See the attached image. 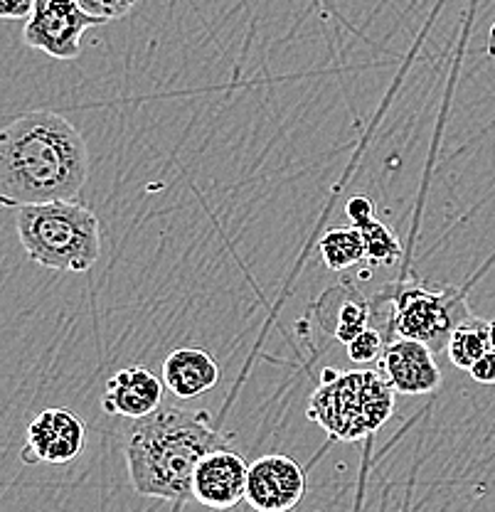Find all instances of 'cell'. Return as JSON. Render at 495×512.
<instances>
[{
	"instance_id": "obj_1",
	"label": "cell",
	"mask_w": 495,
	"mask_h": 512,
	"mask_svg": "<svg viewBox=\"0 0 495 512\" xmlns=\"http://www.w3.org/2000/svg\"><path fill=\"white\" fill-rule=\"evenodd\" d=\"M87 178V141L67 116L28 111L0 128V210L74 200Z\"/></svg>"
},
{
	"instance_id": "obj_2",
	"label": "cell",
	"mask_w": 495,
	"mask_h": 512,
	"mask_svg": "<svg viewBox=\"0 0 495 512\" xmlns=\"http://www.w3.org/2000/svg\"><path fill=\"white\" fill-rule=\"evenodd\" d=\"M232 446L230 436L210 426L207 409L161 404L153 414L133 419L124 456L133 490L143 498L193 500V473L215 448Z\"/></svg>"
},
{
	"instance_id": "obj_3",
	"label": "cell",
	"mask_w": 495,
	"mask_h": 512,
	"mask_svg": "<svg viewBox=\"0 0 495 512\" xmlns=\"http://www.w3.org/2000/svg\"><path fill=\"white\" fill-rule=\"evenodd\" d=\"M15 229L25 256L42 269L87 274L101 256L99 217L74 200L18 207Z\"/></svg>"
},
{
	"instance_id": "obj_4",
	"label": "cell",
	"mask_w": 495,
	"mask_h": 512,
	"mask_svg": "<svg viewBox=\"0 0 495 512\" xmlns=\"http://www.w3.org/2000/svg\"><path fill=\"white\" fill-rule=\"evenodd\" d=\"M372 325L385 343L409 338L427 343L431 350H446L456 325L471 318L466 293L456 286H429L422 279L395 281L370 298Z\"/></svg>"
},
{
	"instance_id": "obj_5",
	"label": "cell",
	"mask_w": 495,
	"mask_h": 512,
	"mask_svg": "<svg viewBox=\"0 0 495 512\" xmlns=\"http://www.w3.org/2000/svg\"><path fill=\"white\" fill-rule=\"evenodd\" d=\"M395 414V389L375 370H323L306 416L333 441L367 439Z\"/></svg>"
},
{
	"instance_id": "obj_6",
	"label": "cell",
	"mask_w": 495,
	"mask_h": 512,
	"mask_svg": "<svg viewBox=\"0 0 495 512\" xmlns=\"http://www.w3.org/2000/svg\"><path fill=\"white\" fill-rule=\"evenodd\" d=\"M97 25H101L99 20L84 13L77 0H35L23 40L52 60H77L82 52V35Z\"/></svg>"
},
{
	"instance_id": "obj_7",
	"label": "cell",
	"mask_w": 495,
	"mask_h": 512,
	"mask_svg": "<svg viewBox=\"0 0 495 512\" xmlns=\"http://www.w3.org/2000/svg\"><path fill=\"white\" fill-rule=\"evenodd\" d=\"M306 490V471L284 453H266L249 463L244 500L257 512H291L306 498Z\"/></svg>"
},
{
	"instance_id": "obj_8",
	"label": "cell",
	"mask_w": 495,
	"mask_h": 512,
	"mask_svg": "<svg viewBox=\"0 0 495 512\" xmlns=\"http://www.w3.org/2000/svg\"><path fill=\"white\" fill-rule=\"evenodd\" d=\"M84 446H87L84 421L72 409L52 407L30 421L20 458L28 466H37V463L62 466L82 456Z\"/></svg>"
},
{
	"instance_id": "obj_9",
	"label": "cell",
	"mask_w": 495,
	"mask_h": 512,
	"mask_svg": "<svg viewBox=\"0 0 495 512\" xmlns=\"http://www.w3.org/2000/svg\"><path fill=\"white\" fill-rule=\"evenodd\" d=\"M249 463L232 446L215 448L193 473V500L207 510L237 508L247 493Z\"/></svg>"
},
{
	"instance_id": "obj_10",
	"label": "cell",
	"mask_w": 495,
	"mask_h": 512,
	"mask_svg": "<svg viewBox=\"0 0 495 512\" xmlns=\"http://www.w3.org/2000/svg\"><path fill=\"white\" fill-rule=\"evenodd\" d=\"M377 372L395 392L407 397L431 394L441 387V370L434 360V350L419 340L395 338L385 343Z\"/></svg>"
},
{
	"instance_id": "obj_11",
	"label": "cell",
	"mask_w": 495,
	"mask_h": 512,
	"mask_svg": "<svg viewBox=\"0 0 495 512\" xmlns=\"http://www.w3.org/2000/svg\"><path fill=\"white\" fill-rule=\"evenodd\" d=\"M163 389V377L153 375L148 367H124L106 382L104 394H101V409L111 416L141 419L161 407Z\"/></svg>"
},
{
	"instance_id": "obj_12",
	"label": "cell",
	"mask_w": 495,
	"mask_h": 512,
	"mask_svg": "<svg viewBox=\"0 0 495 512\" xmlns=\"http://www.w3.org/2000/svg\"><path fill=\"white\" fill-rule=\"evenodd\" d=\"M313 316L326 333L345 345L372 325L370 301L350 281H340L323 291L313 303Z\"/></svg>"
},
{
	"instance_id": "obj_13",
	"label": "cell",
	"mask_w": 495,
	"mask_h": 512,
	"mask_svg": "<svg viewBox=\"0 0 495 512\" xmlns=\"http://www.w3.org/2000/svg\"><path fill=\"white\" fill-rule=\"evenodd\" d=\"M163 384L178 399H195L220 382V367L210 352L200 348H178L163 360Z\"/></svg>"
},
{
	"instance_id": "obj_14",
	"label": "cell",
	"mask_w": 495,
	"mask_h": 512,
	"mask_svg": "<svg viewBox=\"0 0 495 512\" xmlns=\"http://www.w3.org/2000/svg\"><path fill=\"white\" fill-rule=\"evenodd\" d=\"M488 352H491L488 320L476 316L466 318L461 325H456L454 333L449 335V343H446V355H449L451 365L466 372Z\"/></svg>"
},
{
	"instance_id": "obj_15",
	"label": "cell",
	"mask_w": 495,
	"mask_h": 512,
	"mask_svg": "<svg viewBox=\"0 0 495 512\" xmlns=\"http://www.w3.org/2000/svg\"><path fill=\"white\" fill-rule=\"evenodd\" d=\"M318 254L330 271H348L365 261L363 232L358 227H333L318 242Z\"/></svg>"
},
{
	"instance_id": "obj_16",
	"label": "cell",
	"mask_w": 495,
	"mask_h": 512,
	"mask_svg": "<svg viewBox=\"0 0 495 512\" xmlns=\"http://www.w3.org/2000/svg\"><path fill=\"white\" fill-rule=\"evenodd\" d=\"M360 232H363L365 242V259L370 264L377 266H392L402 259V244L397 242V237L392 234V229L387 224L370 220L360 224Z\"/></svg>"
},
{
	"instance_id": "obj_17",
	"label": "cell",
	"mask_w": 495,
	"mask_h": 512,
	"mask_svg": "<svg viewBox=\"0 0 495 512\" xmlns=\"http://www.w3.org/2000/svg\"><path fill=\"white\" fill-rule=\"evenodd\" d=\"M382 350H385V338L375 325H370L348 343V357L355 365H370V362L380 360Z\"/></svg>"
},
{
	"instance_id": "obj_18",
	"label": "cell",
	"mask_w": 495,
	"mask_h": 512,
	"mask_svg": "<svg viewBox=\"0 0 495 512\" xmlns=\"http://www.w3.org/2000/svg\"><path fill=\"white\" fill-rule=\"evenodd\" d=\"M79 8L87 15L97 18L101 25L111 23V20L126 18L133 8H136L138 0H77Z\"/></svg>"
},
{
	"instance_id": "obj_19",
	"label": "cell",
	"mask_w": 495,
	"mask_h": 512,
	"mask_svg": "<svg viewBox=\"0 0 495 512\" xmlns=\"http://www.w3.org/2000/svg\"><path fill=\"white\" fill-rule=\"evenodd\" d=\"M345 212H348L353 227H360V224L375 220V205H372V200L367 195L350 197L348 205H345Z\"/></svg>"
},
{
	"instance_id": "obj_20",
	"label": "cell",
	"mask_w": 495,
	"mask_h": 512,
	"mask_svg": "<svg viewBox=\"0 0 495 512\" xmlns=\"http://www.w3.org/2000/svg\"><path fill=\"white\" fill-rule=\"evenodd\" d=\"M35 0H0V20H28Z\"/></svg>"
},
{
	"instance_id": "obj_21",
	"label": "cell",
	"mask_w": 495,
	"mask_h": 512,
	"mask_svg": "<svg viewBox=\"0 0 495 512\" xmlns=\"http://www.w3.org/2000/svg\"><path fill=\"white\" fill-rule=\"evenodd\" d=\"M468 375L481 384H495V350L483 355L481 360L468 370Z\"/></svg>"
},
{
	"instance_id": "obj_22",
	"label": "cell",
	"mask_w": 495,
	"mask_h": 512,
	"mask_svg": "<svg viewBox=\"0 0 495 512\" xmlns=\"http://www.w3.org/2000/svg\"><path fill=\"white\" fill-rule=\"evenodd\" d=\"M488 338H491V350H495V320L488 323Z\"/></svg>"
}]
</instances>
